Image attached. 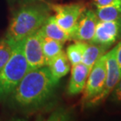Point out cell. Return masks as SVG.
I'll return each mask as SVG.
<instances>
[{
  "label": "cell",
  "mask_w": 121,
  "mask_h": 121,
  "mask_svg": "<svg viewBox=\"0 0 121 121\" xmlns=\"http://www.w3.org/2000/svg\"><path fill=\"white\" fill-rule=\"evenodd\" d=\"M112 100L121 103V79L112 91Z\"/></svg>",
  "instance_id": "obj_18"
},
{
  "label": "cell",
  "mask_w": 121,
  "mask_h": 121,
  "mask_svg": "<svg viewBox=\"0 0 121 121\" xmlns=\"http://www.w3.org/2000/svg\"><path fill=\"white\" fill-rule=\"evenodd\" d=\"M50 10L55 13L54 17L57 23L70 35L73 31L79 17L85 9V6L83 3L70 4H49L48 5Z\"/></svg>",
  "instance_id": "obj_4"
},
{
  "label": "cell",
  "mask_w": 121,
  "mask_h": 121,
  "mask_svg": "<svg viewBox=\"0 0 121 121\" xmlns=\"http://www.w3.org/2000/svg\"><path fill=\"white\" fill-rule=\"evenodd\" d=\"M43 34L39 29L23 39V52L27 61L28 72L47 66L42 48Z\"/></svg>",
  "instance_id": "obj_6"
},
{
  "label": "cell",
  "mask_w": 121,
  "mask_h": 121,
  "mask_svg": "<svg viewBox=\"0 0 121 121\" xmlns=\"http://www.w3.org/2000/svg\"><path fill=\"white\" fill-rule=\"evenodd\" d=\"M90 72L91 69L82 62L72 65L67 89V93L69 95H76L83 91Z\"/></svg>",
  "instance_id": "obj_10"
},
{
  "label": "cell",
  "mask_w": 121,
  "mask_h": 121,
  "mask_svg": "<svg viewBox=\"0 0 121 121\" xmlns=\"http://www.w3.org/2000/svg\"><path fill=\"white\" fill-rule=\"evenodd\" d=\"M18 2L22 5L25 3H28V2H38V1H42V0H16Z\"/></svg>",
  "instance_id": "obj_21"
},
{
  "label": "cell",
  "mask_w": 121,
  "mask_h": 121,
  "mask_svg": "<svg viewBox=\"0 0 121 121\" xmlns=\"http://www.w3.org/2000/svg\"><path fill=\"white\" fill-rule=\"evenodd\" d=\"M28 72L23 52V40L14 43L8 62L0 72V101L6 100Z\"/></svg>",
  "instance_id": "obj_3"
},
{
  "label": "cell",
  "mask_w": 121,
  "mask_h": 121,
  "mask_svg": "<svg viewBox=\"0 0 121 121\" xmlns=\"http://www.w3.org/2000/svg\"><path fill=\"white\" fill-rule=\"evenodd\" d=\"M121 38V18L115 21H98L95 32L90 43L109 48Z\"/></svg>",
  "instance_id": "obj_8"
},
{
  "label": "cell",
  "mask_w": 121,
  "mask_h": 121,
  "mask_svg": "<svg viewBox=\"0 0 121 121\" xmlns=\"http://www.w3.org/2000/svg\"><path fill=\"white\" fill-rule=\"evenodd\" d=\"M98 19L92 9H85L71 34V40L90 42L93 39Z\"/></svg>",
  "instance_id": "obj_9"
},
{
  "label": "cell",
  "mask_w": 121,
  "mask_h": 121,
  "mask_svg": "<svg viewBox=\"0 0 121 121\" xmlns=\"http://www.w3.org/2000/svg\"><path fill=\"white\" fill-rule=\"evenodd\" d=\"M120 0H93L94 5L96 7H101V6H108V5H112L113 3H116Z\"/></svg>",
  "instance_id": "obj_19"
},
{
  "label": "cell",
  "mask_w": 121,
  "mask_h": 121,
  "mask_svg": "<svg viewBox=\"0 0 121 121\" xmlns=\"http://www.w3.org/2000/svg\"><path fill=\"white\" fill-rule=\"evenodd\" d=\"M116 50H117V46L108 52L105 53L106 79L105 85L101 93L90 103L96 104L104 100L106 97L112 93L118 82L120 80L121 72L118 66L117 57H116Z\"/></svg>",
  "instance_id": "obj_7"
},
{
  "label": "cell",
  "mask_w": 121,
  "mask_h": 121,
  "mask_svg": "<svg viewBox=\"0 0 121 121\" xmlns=\"http://www.w3.org/2000/svg\"><path fill=\"white\" fill-rule=\"evenodd\" d=\"M106 79L105 54L99 58L91 69L83 90V100L86 102L96 98L104 87Z\"/></svg>",
  "instance_id": "obj_5"
},
{
  "label": "cell",
  "mask_w": 121,
  "mask_h": 121,
  "mask_svg": "<svg viewBox=\"0 0 121 121\" xmlns=\"http://www.w3.org/2000/svg\"><path fill=\"white\" fill-rule=\"evenodd\" d=\"M108 48L101 45L90 42L87 43L82 57V63L91 70L95 62L105 54Z\"/></svg>",
  "instance_id": "obj_13"
},
{
  "label": "cell",
  "mask_w": 121,
  "mask_h": 121,
  "mask_svg": "<svg viewBox=\"0 0 121 121\" xmlns=\"http://www.w3.org/2000/svg\"><path fill=\"white\" fill-rule=\"evenodd\" d=\"M50 8L38 2L22 4L13 13L6 38L13 43L37 31L50 16Z\"/></svg>",
  "instance_id": "obj_2"
},
{
  "label": "cell",
  "mask_w": 121,
  "mask_h": 121,
  "mask_svg": "<svg viewBox=\"0 0 121 121\" xmlns=\"http://www.w3.org/2000/svg\"><path fill=\"white\" fill-rule=\"evenodd\" d=\"M116 57H117V64L121 72V42L117 45V50H116Z\"/></svg>",
  "instance_id": "obj_20"
},
{
  "label": "cell",
  "mask_w": 121,
  "mask_h": 121,
  "mask_svg": "<svg viewBox=\"0 0 121 121\" xmlns=\"http://www.w3.org/2000/svg\"><path fill=\"white\" fill-rule=\"evenodd\" d=\"M96 15L98 21H109L121 18V0L108 6L98 7Z\"/></svg>",
  "instance_id": "obj_15"
},
{
  "label": "cell",
  "mask_w": 121,
  "mask_h": 121,
  "mask_svg": "<svg viewBox=\"0 0 121 121\" xmlns=\"http://www.w3.org/2000/svg\"><path fill=\"white\" fill-rule=\"evenodd\" d=\"M14 43L5 38L0 40V72L3 69L13 52Z\"/></svg>",
  "instance_id": "obj_17"
},
{
  "label": "cell",
  "mask_w": 121,
  "mask_h": 121,
  "mask_svg": "<svg viewBox=\"0 0 121 121\" xmlns=\"http://www.w3.org/2000/svg\"><path fill=\"white\" fill-rule=\"evenodd\" d=\"M42 48L47 65L48 62L63 51V43L43 35Z\"/></svg>",
  "instance_id": "obj_14"
},
{
  "label": "cell",
  "mask_w": 121,
  "mask_h": 121,
  "mask_svg": "<svg viewBox=\"0 0 121 121\" xmlns=\"http://www.w3.org/2000/svg\"><path fill=\"white\" fill-rule=\"evenodd\" d=\"M57 83L47 66L30 70L7 98L9 105L25 112L39 109L50 100Z\"/></svg>",
  "instance_id": "obj_1"
},
{
  "label": "cell",
  "mask_w": 121,
  "mask_h": 121,
  "mask_svg": "<svg viewBox=\"0 0 121 121\" xmlns=\"http://www.w3.org/2000/svg\"><path fill=\"white\" fill-rule=\"evenodd\" d=\"M86 44L87 42L75 41V43L69 45L67 47L66 55L72 66L82 62V57Z\"/></svg>",
  "instance_id": "obj_16"
},
{
  "label": "cell",
  "mask_w": 121,
  "mask_h": 121,
  "mask_svg": "<svg viewBox=\"0 0 121 121\" xmlns=\"http://www.w3.org/2000/svg\"><path fill=\"white\" fill-rule=\"evenodd\" d=\"M47 66L49 68L52 76L57 81L66 76L70 70V62L66 54L62 51L48 62Z\"/></svg>",
  "instance_id": "obj_12"
},
{
  "label": "cell",
  "mask_w": 121,
  "mask_h": 121,
  "mask_svg": "<svg viewBox=\"0 0 121 121\" xmlns=\"http://www.w3.org/2000/svg\"><path fill=\"white\" fill-rule=\"evenodd\" d=\"M44 36L64 43L70 40V35L57 23L54 15H50L39 29Z\"/></svg>",
  "instance_id": "obj_11"
}]
</instances>
